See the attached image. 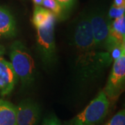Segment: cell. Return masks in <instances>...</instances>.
I'll return each instance as SVG.
<instances>
[{"instance_id": "cell-1", "label": "cell", "mask_w": 125, "mask_h": 125, "mask_svg": "<svg viewBox=\"0 0 125 125\" xmlns=\"http://www.w3.org/2000/svg\"><path fill=\"white\" fill-rule=\"evenodd\" d=\"M70 42L74 66L81 81L94 80L111 63L110 54L99 50L94 44L88 17L81 18L76 23Z\"/></svg>"}, {"instance_id": "cell-5", "label": "cell", "mask_w": 125, "mask_h": 125, "mask_svg": "<svg viewBox=\"0 0 125 125\" xmlns=\"http://www.w3.org/2000/svg\"><path fill=\"white\" fill-rule=\"evenodd\" d=\"M125 53L114 61L111 72L108 77L104 93L110 104L117 100L125 90Z\"/></svg>"}, {"instance_id": "cell-6", "label": "cell", "mask_w": 125, "mask_h": 125, "mask_svg": "<svg viewBox=\"0 0 125 125\" xmlns=\"http://www.w3.org/2000/svg\"><path fill=\"white\" fill-rule=\"evenodd\" d=\"M88 19L97 48L100 51L106 52L110 40L109 23L111 20L99 11H94L89 14Z\"/></svg>"}, {"instance_id": "cell-15", "label": "cell", "mask_w": 125, "mask_h": 125, "mask_svg": "<svg viewBox=\"0 0 125 125\" xmlns=\"http://www.w3.org/2000/svg\"><path fill=\"white\" fill-rule=\"evenodd\" d=\"M125 7H117L112 6L108 11V19L115 20L125 15Z\"/></svg>"}, {"instance_id": "cell-13", "label": "cell", "mask_w": 125, "mask_h": 125, "mask_svg": "<svg viewBox=\"0 0 125 125\" xmlns=\"http://www.w3.org/2000/svg\"><path fill=\"white\" fill-rule=\"evenodd\" d=\"M42 5L45 7V9L52 12L56 17H61L62 9L56 0H42Z\"/></svg>"}, {"instance_id": "cell-9", "label": "cell", "mask_w": 125, "mask_h": 125, "mask_svg": "<svg viewBox=\"0 0 125 125\" xmlns=\"http://www.w3.org/2000/svg\"><path fill=\"white\" fill-rule=\"evenodd\" d=\"M16 23L8 9L0 6V38H10L16 35Z\"/></svg>"}, {"instance_id": "cell-8", "label": "cell", "mask_w": 125, "mask_h": 125, "mask_svg": "<svg viewBox=\"0 0 125 125\" xmlns=\"http://www.w3.org/2000/svg\"><path fill=\"white\" fill-rule=\"evenodd\" d=\"M18 80L11 63L0 56V94L1 96L11 93Z\"/></svg>"}, {"instance_id": "cell-18", "label": "cell", "mask_w": 125, "mask_h": 125, "mask_svg": "<svg viewBox=\"0 0 125 125\" xmlns=\"http://www.w3.org/2000/svg\"><path fill=\"white\" fill-rule=\"evenodd\" d=\"M113 6L117 7H125V0H114Z\"/></svg>"}, {"instance_id": "cell-16", "label": "cell", "mask_w": 125, "mask_h": 125, "mask_svg": "<svg viewBox=\"0 0 125 125\" xmlns=\"http://www.w3.org/2000/svg\"><path fill=\"white\" fill-rule=\"evenodd\" d=\"M42 125H62L61 122L55 115H49L46 117Z\"/></svg>"}, {"instance_id": "cell-4", "label": "cell", "mask_w": 125, "mask_h": 125, "mask_svg": "<svg viewBox=\"0 0 125 125\" xmlns=\"http://www.w3.org/2000/svg\"><path fill=\"white\" fill-rule=\"evenodd\" d=\"M110 102L104 91H101L97 97L72 120L65 125H97L106 116Z\"/></svg>"}, {"instance_id": "cell-10", "label": "cell", "mask_w": 125, "mask_h": 125, "mask_svg": "<svg viewBox=\"0 0 125 125\" xmlns=\"http://www.w3.org/2000/svg\"><path fill=\"white\" fill-rule=\"evenodd\" d=\"M0 125H16V107L12 103L0 98Z\"/></svg>"}, {"instance_id": "cell-2", "label": "cell", "mask_w": 125, "mask_h": 125, "mask_svg": "<svg viewBox=\"0 0 125 125\" xmlns=\"http://www.w3.org/2000/svg\"><path fill=\"white\" fill-rule=\"evenodd\" d=\"M10 58L14 71L24 88H28L36 78L35 62L31 52L22 42L16 40L10 47Z\"/></svg>"}, {"instance_id": "cell-20", "label": "cell", "mask_w": 125, "mask_h": 125, "mask_svg": "<svg viewBox=\"0 0 125 125\" xmlns=\"http://www.w3.org/2000/svg\"><path fill=\"white\" fill-rule=\"evenodd\" d=\"M4 52H5L4 47H3L1 45H0V56L3 55V54H4Z\"/></svg>"}, {"instance_id": "cell-3", "label": "cell", "mask_w": 125, "mask_h": 125, "mask_svg": "<svg viewBox=\"0 0 125 125\" xmlns=\"http://www.w3.org/2000/svg\"><path fill=\"white\" fill-rule=\"evenodd\" d=\"M56 16L51 15L48 21L36 28V50L40 61L46 67H52L56 62V52L54 38Z\"/></svg>"}, {"instance_id": "cell-11", "label": "cell", "mask_w": 125, "mask_h": 125, "mask_svg": "<svg viewBox=\"0 0 125 125\" xmlns=\"http://www.w3.org/2000/svg\"><path fill=\"white\" fill-rule=\"evenodd\" d=\"M110 36L121 43H125V15L110 21Z\"/></svg>"}, {"instance_id": "cell-17", "label": "cell", "mask_w": 125, "mask_h": 125, "mask_svg": "<svg viewBox=\"0 0 125 125\" xmlns=\"http://www.w3.org/2000/svg\"><path fill=\"white\" fill-rule=\"evenodd\" d=\"M62 10H69L74 6L76 0H56Z\"/></svg>"}, {"instance_id": "cell-7", "label": "cell", "mask_w": 125, "mask_h": 125, "mask_svg": "<svg viewBox=\"0 0 125 125\" xmlns=\"http://www.w3.org/2000/svg\"><path fill=\"white\" fill-rule=\"evenodd\" d=\"M16 107V125H37L40 116L38 104L31 99L21 101Z\"/></svg>"}, {"instance_id": "cell-19", "label": "cell", "mask_w": 125, "mask_h": 125, "mask_svg": "<svg viewBox=\"0 0 125 125\" xmlns=\"http://www.w3.org/2000/svg\"><path fill=\"white\" fill-rule=\"evenodd\" d=\"M32 1H33L36 6H41L42 3V0H32Z\"/></svg>"}, {"instance_id": "cell-14", "label": "cell", "mask_w": 125, "mask_h": 125, "mask_svg": "<svg viewBox=\"0 0 125 125\" xmlns=\"http://www.w3.org/2000/svg\"><path fill=\"white\" fill-rule=\"evenodd\" d=\"M105 125H125V111L121 110Z\"/></svg>"}, {"instance_id": "cell-12", "label": "cell", "mask_w": 125, "mask_h": 125, "mask_svg": "<svg viewBox=\"0 0 125 125\" xmlns=\"http://www.w3.org/2000/svg\"><path fill=\"white\" fill-rule=\"evenodd\" d=\"M52 13L41 6H35L33 10L32 23L36 28L41 27L48 21Z\"/></svg>"}]
</instances>
